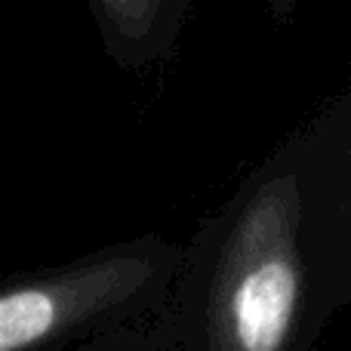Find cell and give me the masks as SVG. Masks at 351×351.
<instances>
[{
	"mask_svg": "<svg viewBox=\"0 0 351 351\" xmlns=\"http://www.w3.org/2000/svg\"><path fill=\"white\" fill-rule=\"evenodd\" d=\"M302 191L262 182L228 228L206 305L210 351H290L302 308Z\"/></svg>",
	"mask_w": 351,
	"mask_h": 351,
	"instance_id": "1",
	"label": "cell"
},
{
	"mask_svg": "<svg viewBox=\"0 0 351 351\" xmlns=\"http://www.w3.org/2000/svg\"><path fill=\"white\" fill-rule=\"evenodd\" d=\"M170 262V250L145 241L12 280L0 293V351H43L123 311L164 278Z\"/></svg>",
	"mask_w": 351,
	"mask_h": 351,
	"instance_id": "2",
	"label": "cell"
},
{
	"mask_svg": "<svg viewBox=\"0 0 351 351\" xmlns=\"http://www.w3.org/2000/svg\"><path fill=\"white\" fill-rule=\"evenodd\" d=\"M117 62L145 65L173 47L188 0H90Z\"/></svg>",
	"mask_w": 351,
	"mask_h": 351,
	"instance_id": "3",
	"label": "cell"
},
{
	"mask_svg": "<svg viewBox=\"0 0 351 351\" xmlns=\"http://www.w3.org/2000/svg\"><path fill=\"white\" fill-rule=\"evenodd\" d=\"M293 3H296V0H274V10H278V16H287Z\"/></svg>",
	"mask_w": 351,
	"mask_h": 351,
	"instance_id": "4",
	"label": "cell"
}]
</instances>
